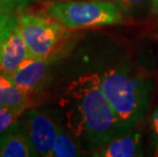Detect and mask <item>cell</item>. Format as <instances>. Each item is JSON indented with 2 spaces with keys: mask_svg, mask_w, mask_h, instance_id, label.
Wrapping results in <instances>:
<instances>
[{
  "mask_svg": "<svg viewBox=\"0 0 158 157\" xmlns=\"http://www.w3.org/2000/svg\"><path fill=\"white\" fill-rule=\"evenodd\" d=\"M66 98L69 126L86 151H95L131 131L107 100L99 73L84 75L73 81Z\"/></svg>",
  "mask_w": 158,
  "mask_h": 157,
  "instance_id": "1",
  "label": "cell"
},
{
  "mask_svg": "<svg viewBox=\"0 0 158 157\" xmlns=\"http://www.w3.org/2000/svg\"><path fill=\"white\" fill-rule=\"evenodd\" d=\"M101 88L115 114L133 129L146 116L151 103V81L126 68L104 72Z\"/></svg>",
  "mask_w": 158,
  "mask_h": 157,
  "instance_id": "2",
  "label": "cell"
},
{
  "mask_svg": "<svg viewBox=\"0 0 158 157\" xmlns=\"http://www.w3.org/2000/svg\"><path fill=\"white\" fill-rule=\"evenodd\" d=\"M46 10L69 30L117 25L123 21L117 3L108 0L56 1L49 3Z\"/></svg>",
  "mask_w": 158,
  "mask_h": 157,
  "instance_id": "3",
  "label": "cell"
},
{
  "mask_svg": "<svg viewBox=\"0 0 158 157\" xmlns=\"http://www.w3.org/2000/svg\"><path fill=\"white\" fill-rule=\"evenodd\" d=\"M19 30L30 57L51 61L69 39V29L48 15L25 13L19 16Z\"/></svg>",
  "mask_w": 158,
  "mask_h": 157,
  "instance_id": "4",
  "label": "cell"
},
{
  "mask_svg": "<svg viewBox=\"0 0 158 157\" xmlns=\"http://www.w3.org/2000/svg\"><path fill=\"white\" fill-rule=\"evenodd\" d=\"M55 123L44 113L35 109L27 111V133L34 156L52 157V150L58 133Z\"/></svg>",
  "mask_w": 158,
  "mask_h": 157,
  "instance_id": "5",
  "label": "cell"
},
{
  "mask_svg": "<svg viewBox=\"0 0 158 157\" xmlns=\"http://www.w3.org/2000/svg\"><path fill=\"white\" fill-rule=\"evenodd\" d=\"M50 62L51 61L48 59L28 57L22 62L9 79L23 91L33 94L41 89L44 84Z\"/></svg>",
  "mask_w": 158,
  "mask_h": 157,
  "instance_id": "6",
  "label": "cell"
},
{
  "mask_svg": "<svg viewBox=\"0 0 158 157\" xmlns=\"http://www.w3.org/2000/svg\"><path fill=\"white\" fill-rule=\"evenodd\" d=\"M28 57V47L18 27L0 45V72L10 78Z\"/></svg>",
  "mask_w": 158,
  "mask_h": 157,
  "instance_id": "7",
  "label": "cell"
},
{
  "mask_svg": "<svg viewBox=\"0 0 158 157\" xmlns=\"http://www.w3.org/2000/svg\"><path fill=\"white\" fill-rule=\"evenodd\" d=\"M130 132V131H129ZM124 133L106 145L92 152L96 157H138L143 156L142 136L138 132Z\"/></svg>",
  "mask_w": 158,
  "mask_h": 157,
  "instance_id": "8",
  "label": "cell"
},
{
  "mask_svg": "<svg viewBox=\"0 0 158 157\" xmlns=\"http://www.w3.org/2000/svg\"><path fill=\"white\" fill-rule=\"evenodd\" d=\"M32 94L16 87L11 80L0 72V105L27 111L33 106Z\"/></svg>",
  "mask_w": 158,
  "mask_h": 157,
  "instance_id": "9",
  "label": "cell"
},
{
  "mask_svg": "<svg viewBox=\"0 0 158 157\" xmlns=\"http://www.w3.org/2000/svg\"><path fill=\"white\" fill-rule=\"evenodd\" d=\"M30 156H34V153L27 136L9 131L0 136V157Z\"/></svg>",
  "mask_w": 158,
  "mask_h": 157,
  "instance_id": "10",
  "label": "cell"
},
{
  "mask_svg": "<svg viewBox=\"0 0 158 157\" xmlns=\"http://www.w3.org/2000/svg\"><path fill=\"white\" fill-rule=\"evenodd\" d=\"M80 156L78 146L66 134L58 130L52 150V157H76Z\"/></svg>",
  "mask_w": 158,
  "mask_h": 157,
  "instance_id": "11",
  "label": "cell"
},
{
  "mask_svg": "<svg viewBox=\"0 0 158 157\" xmlns=\"http://www.w3.org/2000/svg\"><path fill=\"white\" fill-rule=\"evenodd\" d=\"M23 112L25 111L21 109L8 108L0 105V136L9 131V129L18 122Z\"/></svg>",
  "mask_w": 158,
  "mask_h": 157,
  "instance_id": "12",
  "label": "cell"
},
{
  "mask_svg": "<svg viewBox=\"0 0 158 157\" xmlns=\"http://www.w3.org/2000/svg\"><path fill=\"white\" fill-rule=\"evenodd\" d=\"M19 27V16L0 11V45Z\"/></svg>",
  "mask_w": 158,
  "mask_h": 157,
  "instance_id": "13",
  "label": "cell"
},
{
  "mask_svg": "<svg viewBox=\"0 0 158 157\" xmlns=\"http://www.w3.org/2000/svg\"><path fill=\"white\" fill-rule=\"evenodd\" d=\"M32 1L33 0H0V11L18 14Z\"/></svg>",
  "mask_w": 158,
  "mask_h": 157,
  "instance_id": "14",
  "label": "cell"
},
{
  "mask_svg": "<svg viewBox=\"0 0 158 157\" xmlns=\"http://www.w3.org/2000/svg\"><path fill=\"white\" fill-rule=\"evenodd\" d=\"M147 0H115L118 6H122L123 8H134L136 6L142 5Z\"/></svg>",
  "mask_w": 158,
  "mask_h": 157,
  "instance_id": "15",
  "label": "cell"
},
{
  "mask_svg": "<svg viewBox=\"0 0 158 157\" xmlns=\"http://www.w3.org/2000/svg\"><path fill=\"white\" fill-rule=\"evenodd\" d=\"M151 125H152V130L154 132V135L158 140V106L152 113V118H151Z\"/></svg>",
  "mask_w": 158,
  "mask_h": 157,
  "instance_id": "16",
  "label": "cell"
},
{
  "mask_svg": "<svg viewBox=\"0 0 158 157\" xmlns=\"http://www.w3.org/2000/svg\"><path fill=\"white\" fill-rule=\"evenodd\" d=\"M153 1V8L155 12L158 14V0H152Z\"/></svg>",
  "mask_w": 158,
  "mask_h": 157,
  "instance_id": "17",
  "label": "cell"
},
{
  "mask_svg": "<svg viewBox=\"0 0 158 157\" xmlns=\"http://www.w3.org/2000/svg\"><path fill=\"white\" fill-rule=\"evenodd\" d=\"M154 155H155L156 157H158V143H157V144H156V149H155V154H154Z\"/></svg>",
  "mask_w": 158,
  "mask_h": 157,
  "instance_id": "18",
  "label": "cell"
}]
</instances>
